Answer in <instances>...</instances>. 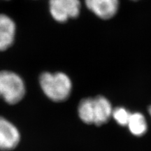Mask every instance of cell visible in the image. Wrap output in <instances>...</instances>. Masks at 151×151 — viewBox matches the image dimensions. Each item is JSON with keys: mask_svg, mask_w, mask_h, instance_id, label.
Returning a JSON list of instances; mask_svg holds the SVG:
<instances>
[{"mask_svg": "<svg viewBox=\"0 0 151 151\" xmlns=\"http://www.w3.org/2000/svg\"><path fill=\"white\" fill-rule=\"evenodd\" d=\"M127 127L133 135L141 137L146 134L148 129V124L144 116L141 113H131Z\"/></svg>", "mask_w": 151, "mask_h": 151, "instance_id": "ba28073f", "label": "cell"}, {"mask_svg": "<svg viewBox=\"0 0 151 151\" xmlns=\"http://www.w3.org/2000/svg\"><path fill=\"white\" fill-rule=\"evenodd\" d=\"M131 115L127 109L124 107H117L113 109L112 112V117L118 124L121 126H127L128 121Z\"/></svg>", "mask_w": 151, "mask_h": 151, "instance_id": "30bf717a", "label": "cell"}, {"mask_svg": "<svg viewBox=\"0 0 151 151\" xmlns=\"http://www.w3.org/2000/svg\"><path fill=\"white\" fill-rule=\"evenodd\" d=\"M88 9L101 19L113 18L119 7V0H85Z\"/></svg>", "mask_w": 151, "mask_h": 151, "instance_id": "5b68a950", "label": "cell"}, {"mask_svg": "<svg viewBox=\"0 0 151 151\" xmlns=\"http://www.w3.org/2000/svg\"><path fill=\"white\" fill-rule=\"evenodd\" d=\"M20 139V132L16 126L6 118L0 117V150H12L17 146Z\"/></svg>", "mask_w": 151, "mask_h": 151, "instance_id": "277c9868", "label": "cell"}, {"mask_svg": "<svg viewBox=\"0 0 151 151\" xmlns=\"http://www.w3.org/2000/svg\"><path fill=\"white\" fill-rule=\"evenodd\" d=\"M148 113H149V114H150V116L151 117V105L150 106H149V108H148Z\"/></svg>", "mask_w": 151, "mask_h": 151, "instance_id": "8fae6325", "label": "cell"}, {"mask_svg": "<svg viewBox=\"0 0 151 151\" xmlns=\"http://www.w3.org/2000/svg\"><path fill=\"white\" fill-rule=\"evenodd\" d=\"M39 81L43 92L52 101H65L70 95L72 83L65 73L44 72L41 75Z\"/></svg>", "mask_w": 151, "mask_h": 151, "instance_id": "6da1fadb", "label": "cell"}, {"mask_svg": "<svg viewBox=\"0 0 151 151\" xmlns=\"http://www.w3.org/2000/svg\"><path fill=\"white\" fill-rule=\"evenodd\" d=\"M25 86L22 79L12 71H0V97L6 102L15 104L23 98Z\"/></svg>", "mask_w": 151, "mask_h": 151, "instance_id": "7a4b0ae2", "label": "cell"}, {"mask_svg": "<svg viewBox=\"0 0 151 151\" xmlns=\"http://www.w3.org/2000/svg\"><path fill=\"white\" fill-rule=\"evenodd\" d=\"M79 118L86 124H94V98L88 97L82 99L78 107Z\"/></svg>", "mask_w": 151, "mask_h": 151, "instance_id": "9c48e42d", "label": "cell"}, {"mask_svg": "<svg viewBox=\"0 0 151 151\" xmlns=\"http://www.w3.org/2000/svg\"><path fill=\"white\" fill-rule=\"evenodd\" d=\"M81 6L79 0H49L50 14L59 22L76 18L80 14Z\"/></svg>", "mask_w": 151, "mask_h": 151, "instance_id": "3957f363", "label": "cell"}, {"mask_svg": "<svg viewBox=\"0 0 151 151\" xmlns=\"http://www.w3.org/2000/svg\"><path fill=\"white\" fill-rule=\"evenodd\" d=\"M113 110L112 105L107 98L101 95L94 97V124L99 126L108 122L112 117Z\"/></svg>", "mask_w": 151, "mask_h": 151, "instance_id": "52a82bcc", "label": "cell"}, {"mask_svg": "<svg viewBox=\"0 0 151 151\" xmlns=\"http://www.w3.org/2000/svg\"><path fill=\"white\" fill-rule=\"evenodd\" d=\"M16 24L10 17L0 14V50H5L11 46L16 35Z\"/></svg>", "mask_w": 151, "mask_h": 151, "instance_id": "8992f818", "label": "cell"}]
</instances>
